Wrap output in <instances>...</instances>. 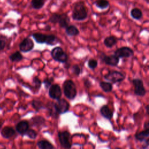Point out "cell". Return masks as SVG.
<instances>
[{"mask_svg": "<svg viewBox=\"0 0 149 149\" xmlns=\"http://www.w3.org/2000/svg\"><path fill=\"white\" fill-rule=\"evenodd\" d=\"M88 10L84 2H78L75 3L72 10V17L74 20L81 21L87 17Z\"/></svg>", "mask_w": 149, "mask_h": 149, "instance_id": "1", "label": "cell"}, {"mask_svg": "<svg viewBox=\"0 0 149 149\" xmlns=\"http://www.w3.org/2000/svg\"><path fill=\"white\" fill-rule=\"evenodd\" d=\"M64 95L69 100H73L77 94V89L74 83L71 80H66L63 84Z\"/></svg>", "mask_w": 149, "mask_h": 149, "instance_id": "2", "label": "cell"}, {"mask_svg": "<svg viewBox=\"0 0 149 149\" xmlns=\"http://www.w3.org/2000/svg\"><path fill=\"white\" fill-rule=\"evenodd\" d=\"M51 55L55 61L61 63H65L68 60L67 54L63 51L62 48L59 47H57L52 49Z\"/></svg>", "mask_w": 149, "mask_h": 149, "instance_id": "3", "label": "cell"}, {"mask_svg": "<svg viewBox=\"0 0 149 149\" xmlns=\"http://www.w3.org/2000/svg\"><path fill=\"white\" fill-rule=\"evenodd\" d=\"M104 79L107 81L115 83L121 82L125 79V75L119 71L112 70L104 76Z\"/></svg>", "mask_w": 149, "mask_h": 149, "instance_id": "4", "label": "cell"}, {"mask_svg": "<svg viewBox=\"0 0 149 149\" xmlns=\"http://www.w3.org/2000/svg\"><path fill=\"white\" fill-rule=\"evenodd\" d=\"M58 139L61 146L66 149H69L71 147V143L70 141V134L68 131L59 132L58 133Z\"/></svg>", "mask_w": 149, "mask_h": 149, "instance_id": "5", "label": "cell"}, {"mask_svg": "<svg viewBox=\"0 0 149 149\" xmlns=\"http://www.w3.org/2000/svg\"><path fill=\"white\" fill-rule=\"evenodd\" d=\"M134 52L132 48L129 47H122L116 49L114 52V55L119 58H127L132 56Z\"/></svg>", "mask_w": 149, "mask_h": 149, "instance_id": "6", "label": "cell"}, {"mask_svg": "<svg viewBox=\"0 0 149 149\" xmlns=\"http://www.w3.org/2000/svg\"><path fill=\"white\" fill-rule=\"evenodd\" d=\"M54 107L58 114H62L69 111V104L66 100L60 98L54 104Z\"/></svg>", "mask_w": 149, "mask_h": 149, "instance_id": "7", "label": "cell"}, {"mask_svg": "<svg viewBox=\"0 0 149 149\" xmlns=\"http://www.w3.org/2000/svg\"><path fill=\"white\" fill-rule=\"evenodd\" d=\"M132 83L134 86L135 94L140 97L144 96L146 91L144 87L143 81L140 79H134L132 80Z\"/></svg>", "mask_w": 149, "mask_h": 149, "instance_id": "8", "label": "cell"}, {"mask_svg": "<svg viewBox=\"0 0 149 149\" xmlns=\"http://www.w3.org/2000/svg\"><path fill=\"white\" fill-rule=\"evenodd\" d=\"M101 59L105 64L112 66H117L119 62V58L115 55H106L102 54L101 56Z\"/></svg>", "mask_w": 149, "mask_h": 149, "instance_id": "9", "label": "cell"}, {"mask_svg": "<svg viewBox=\"0 0 149 149\" xmlns=\"http://www.w3.org/2000/svg\"><path fill=\"white\" fill-rule=\"evenodd\" d=\"M48 94L49 97L54 100H59L62 95V91L59 84H52L49 88Z\"/></svg>", "mask_w": 149, "mask_h": 149, "instance_id": "10", "label": "cell"}, {"mask_svg": "<svg viewBox=\"0 0 149 149\" xmlns=\"http://www.w3.org/2000/svg\"><path fill=\"white\" fill-rule=\"evenodd\" d=\"M34 42L29 38H24L19 45L20 51L23 52H27L31 51L34 48Z\"/></svg>", "mask_w": 149, "mask_h": 149, "instance_id": "11", "label": "cell"}, {"mask_svg": "<svg viewBox=\"0 0 149 149\" xmlns=\"http://www.w3.org/2000/svg\"><path fill=\"white\" fill-rule=\"evenodd\" d=\"M29 123L28 121L23 120L19 122L16 125V130L22 135L26 134L27 131L29 130Z\"/></svg>", "mask_w": 149, "mask_h": 149, "instance_id": "12", "label": "cell"}, {"mask_svg": "<svg viewBox=\"0 0 149 149\" xmlns=\"http://www.w3.org/2000/svg\"><path fill=\"white\" fill-rule=\"evenodd\" d=\"M135 138L141 142L149 141V130L144 129L135 134Z\"/></svg>", "mask_w": 149, "mask_h": 149, "instance_id": "13", "label": "cell"}, {"mask_svg": "<svg viewBox=\"0 0 149 149\" xmlns=\"http://www.w3.org/2000/svg\"><path fill=\"white\" fill-rule=\"evenodd\" d=\"M1 136L5 139H9L16 134V131L10 126H5L1 130Z\"/></svg>", "mask_w": 149, "mask_h": 149, "instance_id": "14", "label": "cell"}, {"mask_svg": "<svg viewBox=\"0 0 149 149\" xmlns=\"http://www.w3.org/2000/svg\"><path fill=\"white\" fill-rule=\"evenodd\" d=\"M117 43V38L114 36H109L104 40V44L107 48H112Z\"/></svg>", "mask_w": 149, "mask_h": 149, "instance_id": "15", "label": "cell"}, {"mask_svg": "<svg viewBox=\"0 0 149 149\" xmlns=\"http://www.w3.org/2000/svg\"><path fill=\"white\" fill-rule=\"evenodd\" d=\"M100 113L104 118L111 119L113 116V112L107 105H104L100 108Z\"/></svg>", "mask_w": 149, "mask_h": 149, "instance_id": "16", "label": "cell"}, {"mask_svg": "<svg viewBox=\"0 0 149 149\" xmlns=\"http://www.w3.org/2000/svg\"><path fill=\"white\" fill-rule=\"evenodd\" d=\"M69 23H70V19L68 15L66 13L61 14L59 21L58 22L59 26L61 28L66 29L69 26Z\"/></svg>", "mask_w": 149, "mask_h": 149, "instance_id": "17", "label": "cell"}, {"mask_svg": "<svg viewBox=\"0 0 149 149\" xmlns=\"http://www.w3.org/2000/svg\"><path fill=\"white\" fill-rule=\"evenodd\" d=\"M130 16L135 20H140L143 17V12L141 10L138 8H133L130 12Z\"/></svg>", "mask_w": 149, "mask_h": 149, "instance_id": "18", "label": "cell"}, {"mask_svg": "<svg viewBox=\"0 0 149 149\" xmlns=\"http://www.w3.org/2000/svg\"><path fill=\"white\" fill-rule=\"evenodd\" d=\"M65 32L68 36L70 37L76 36L79 34V30L74 25H69L65 29Z\"/></svg>", "mask_w": 149, "mask_h": 149, "instance_id": "19", "label": "cell"}, {"mask_svg": "<svg viewBox=\"0 0 149 149\" xmlns=\"http://www.w3.org/2000/svg\"><path fill=\"white\" fill-rule=\"evenodd\" d=\"M37 145L39 149H54V146L49 141L46 140L38 141Z\"/></svg>", "mask_w": 149, "mask_h": 149, "instance_id": "20", "label": "cell"}, {"mask_svg": "<svg viewBox=\"0 0 149 149\" xmlns=\"http://www.w3.org/2000/svg\"><path fill=\"white\" fill-rule=\"evenodd\" d=\"M47 35L41 33H35L32 34V37L37 43H45L47 40Z\"/></svg>", "mask_w": 149, "mask_h": 149, "instance_id": "21", "label": "cell"}, {"mask_svg": "<svg viewBox=\"0 0 149 149\" xmlns=\"http://www.w3.org/2000/svg\"><path fill=\"white\" fill-rule=\"evenodd\" d=\"M94 3L98 8L101 10L106 9L109 6V2L108 0H96Z\"/></svg>", "mask_w": 149, "mask_h": 149, "instance_id": "22", "label": "cell"}, {"mask_svg": "<svg viewBox=\"0 0 149 149\" xmlns=\"http://www.w3.org/2000/svg\"><path fill=\"white\" fill-rule=\"evenodd\" d=\"M31 120L32 125L34 126H37V127L41 126L43 125L45 123L44 118L40 116H34L31 118Z\"/></svg>", "mask_w": 149, "mask_h": 149, "instance_id": "23", "label": "cell"}, {"mask_svg": "<svg viewBox=\"0 0 149 149\" xmlns=\"http://www.w3.org/2000/svg\"><path fill=\"white\" fill-rule=\"evenodd\" d=\"M58 42V39L53 34H47L45 44L50 45H54Z\"/></svg>", "mask_w": 149, "mask_h": 149, "instance_id": "24", "label": "cell"}, {"mask_svg": "<svg viewBox=\"0 0 149 149\" xmlns=\"http://www.w3.org/2000/svg\"><path fill=\"white\" fill-rule=\"evenodd\" d=\"M9 59L12 62H19L23 59V56L19 51H16L9 56Z\"/></svg>", "mask_w": 149, "mask_h": 149, "instance_id": "25", "label": "cell"}, {"mask_svg": "<svg viewBox=\"0 0 149 149\" xmlns=\"http://www.w3.org/2000/svg\"><path fill=\"white\" fill-rule=\"evenodd\" d=\"M44 0H31V5L34 9H40L44 5Z\"/></svg>", "mask_w": 149, "mask_h": 149, "instance_id": "26", "label": "cell"}, {"mask_svg": "<svg viewBox=\"0 0 149 149\" xmlns=\"http://www.w3.org/2000/svg\"><path fill=\"white\" fill-rule=\"evenodd\" d=\"M100 86L105 92H110L112 89V86L109 82L101 81L100 83Z\"/></svg>", "mask_w": 149, "mask_h": 149, "instance_id": "27", "label": "cell"}, {"mask_svg": "<svg viewBox=\"0 0 149 149\" xmlns=\"http://www.w3.org/2000/svg\"><path fill=\"white\" fill-rule=\"evenodd\" d=\"M32 107L36 109V111H38L42 108H44V106L43 105V104L38 100H33L31 102Z\"/></svg>", "mask_w": 149, "mask_h": 149, "instance_id": "28", "label": "cell"}, {"mask_svg": "<svg viewBox=\"0 0 149 149\" xmlns=\"http://www.w3.org/2000/svg\"><path fill=\"white\" fill-rule=\"evenodd\" d=\"M61 14L58 13H53L49 19V22L52 23H58L60 17H61Z\"/></svg>", "mask_w": 149, "mask_h": 149, "instance_id": "29", "label": "cell"}, {"mask_svg": "<svg viewBox=\"0 0 149 149\" xmlns=\"http://www.w3.org/2000/svg\"><path fill=\"white\" fill-rule=\"evenodd\" d=\"M26 135L30 139H35L37 136V133L35 130H34L33 129H29L27 131Z\"/></svg>", "mask_w": 149, "mask_h": 149, "instance_id": "30", "label": "cell"}, {"mask_svg": "<svg viewBox=\"0 0 149 149\" xmlns=\"http://www.w3.org/2000/svg\"><path fill=\"white\" fill-rule=\"evenodd\" d=\"M98 65V62L94 59H90L88 61V66L91 69H95Z\"/></svg>", "mask_w": 149, "mask_h": 149, "instance_id": "31", "label": "cell"}, {"mask_svg": "<svg viewBox=\"0 0 149 149\" xmlns=\"http://www.w3.org/2000/svg\"><path fill=\"white\" fill-rule=\"evenodd\" d=\"M52 80H53L52 78H47L44 79L43 83L46 88H49L51 87V86L52 85Z\"/></svg>", "mask_w": 149, "mask_h": 149, "instance_id": "32", "label": "cell"}, {"mask_svg": "<svg viewBox=\"0 0 149 149\" xmlns=\"http://www.w3.org/2000/svg\"><path fill=\"white\" fill-rule=\"evenodd\" d=\"M33 84L34 86L37 88H39L41 86V81L37 77H34L33 79Z\"/></svg>", "mask_w": 149, "mask_h": 149, "instance_id": "33", "label": "cell"}, {"mask_svg": "<svg viewBox=\"0 0 149 149\" xmlns=\"http://www.w3.org/2000/svg\"><path fill=\"white\" fill-rule=\"evenodd\" d=\"M72 70L73 73L75 75H76V76L79 75V74L80 73V72H81L80 68L79 66L78 65H74L72 66Z\"/></svg>", "mask_w": 149, "mask_h": 149, "instance_id": "34", "label": "cell"}, {"mask_svg": "<svg viewBox=\"0 0 149 149\" xmlns=\"http://www.w3.org/2000/svg\"><path fill=\"white\" fill-rule=\"evenodd\" d=\"M5 45H6L5 41L3 40L0 39V51L4 49L5 47Z\"/></svg>", "mask_w": 149, "mask_h": 149, "instance_id": "35", "label": "cell"}, {"mask_svg": "<svg viewBox=\"0 0 149 149\" xmlns=\"http://www.w3.org/2000/svg\"><path fill=\"white\" fill-rule=\"evenodd\" d=\"M145 129H147V130H149V122H146L145 124H144V126Z\"/></svg>", "mask_w": 149, "mask_h": 149, "instance_id": "36", "label": "cell"}, {"mask_svg": "<svg viewBox=\"0 0 149 149\" xmlns=\"http://www.w3.org/2000/svg\"><path fill=\"white\" fill-rule=\"evenodd\" d=\"M146 113L148 115V116H149V104H148L146 107Z\"/></svg>", "mask_w": 149, "mask_h": 149, "instance_id": "37", "label": "cell"}, {"mask_svg": "<svg viewBox=\"0 0 149 149\" xmlns=\"http://www.w3.org/2000/svg\"><path fill=\"white\" fill-rule=\"evenodd\" d=\"M0 149H6V147L4 145L0 143Z\"/></svg>", "mask_w": 149, "mask_h": 149, "instance_id": "38", "label": "cell"}, {"mask_svg": "<svg viewBox=\"0 0 149 149\" xmlns=\"http://www.w3.org/2000/svg\"><path fill=\"white\" fill-rule=\"evenodd\" d=\"M2 123L0 121V129H1V128L2 127Z\"/></svg>", "mask_w": 149, "mask_h": 149, "instance_id": "39", "label": "cell"}, {"mask_svg": "<svg viewBox=\"0 0 149 149\" xmlns=\"http://www.w3.org/2000/svg\"><path fill=\"white\" fill-rule=\"evenodd\" d=\"M144 1H145L147 3H149V0H144Z\"/></svg>", "mask_w": 149, "mask_h": 149, "instance_id": "40", "label": "cell"}, {"mask_svg": "<svg viewBox=\"0 0 149 149\" xmlns=\"http://www.w3.org/2000/svg\"><path fill=\"white\" fill-rule=\"evenodd\" d=\"M148 45L149 46V38H148Z\"/></svg>", "mask_w": 149, "mask_h": 149, "instance_id": "41", "label": "cell"}]
</instances>
